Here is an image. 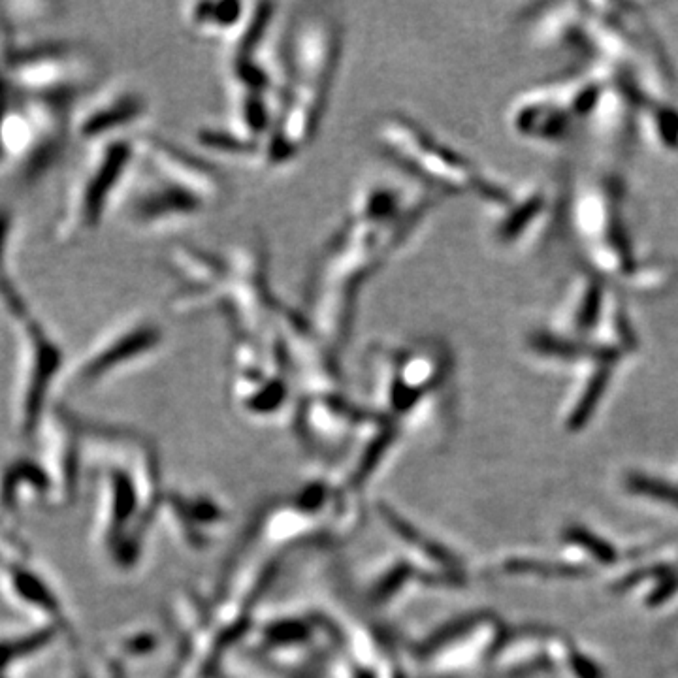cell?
I'll use <instances>...</instances> for the list:
<instances>
[{
  "label": "cell",
  "mask_w": 678,
  "mask_h": 678,
  "mask_svg": "<svg viewBox=\"0 0 678 678\" xmlns=\"http://www.w3.org/2000/svg\"><path fill=\"white\" fill-rule=\"evenodd\" d=\"M437 196L420 183L390 176H372L356 187L307 283L306 319L332 351L351 336L362 287L428 221Z\"/></svg>",
  "instance_id": "6da1fadb"
},
{
  "label": "cell",
  "mask_w": 678,
  "mask_h": 678,
  "mask_svg": "<svg viewBox=\"0 0 678 678\" xmlns=\"http://www.w3.org/2000/svg\"><path fill=\"white\" fill-rule=\"evenodd\" d=\"M343 31L323 10L294 17L285 40V87L274 130L262 149L270 166L296 161L319 132L341 57Z\"/></svg>",
  "instance_id": "7a4b0ae2"
},
{
  "label": "cell",
  "mask_w": 678,
  "mask_h": 678,
  "mask_svg": "<svg viewBox=\"0 0 678 678\" xmlns=\"http://www.w3.org/2000/svg\"><path fill=\"white\" fill-rule=\"evenodd\" d=\"M140 166L146 174L125 194V219L134 230L181 228L225 198V179L211 164L159 136H140Z\"/></svg>",
  "instance_id": "3957f363"
},
{
  "label": "cell",
  "mask_w": 678,
  "mask_h": 678,
  "mask_svg": "<svg viewBox=\"0 0 678 678\" xmlns=\"http://www.w3.org/2000/svg\"><path fill=\"white\" fill-rule=\"evenodd\" d=\"M138 164L140 136H121L89 147L57 215V242L76 243L95 234L129 191Z\"/></svg>",
  "instance_id": "277c9868"
},
{
  "label": "cell",
  "mask_w": 678,
  "mask_h": 678,
  "mask_svg": "<svg viewBox=\"0 0 678 678\" xmlns=\"http://www.w3.org/2000/svg\"><path fill=\"white\" fill-rule=\"evenodd\" d=\"M373 138L390 161L434 193L473 191L494 202L507 200L500 187L492 185L464 155L407 115L390 112L379 117Z\"/></svg>",
  "instance_id": "5b68a950"
},
{
  "label": "cell",
  "mask_w": 678,
  "mask_h": 678,
  "mask_svg": "<svg viewBox=\"0 0 678 678\" xmlns=\"http://www.w3.org/2000/svg\"><path fill=\"white\" fill-rule=\"evenodd\" d=\"M16 328V387L14 419L25 434L36 430L48 411L53 390L65 381L66 353L61 339L31 313Z\"/></svg>",
  "instance_id": "8992f818"
},
{
  "label": "cell",
  "mask_w": 678,
  "mask_h": 678,
  "mask_svg": "<svg viewBox=\"0 0 678 678\" xmlns=\"http://www.w3.org/2000/svg\"><path fill=\"white\" fill-rule=\"evenodd\" d=\"M166 343V328L147 311H132L117 319L68 364L65 383L70 388L95 387L115 373L155 355Z\"/></svg>",
  "instance_id": "52a82bcc"
},
{
  "label": "cell",
  "mask_w": 678,
  "mask_h": 678,
  "mask_svg": "<svg viewBox=\"0 0 678 678\" xmlns=\"http://www.w3.org/2000/svg\"><path fill=\"white\" fill-rule=\"evenodd\" d=\"M151 112L144 91L129 81H110L81 98L70 117V136L91 147L121 136H136Z\"/></svg>",
  "instance_id": "ba28073f"
},
{
  "label": "cell",
  "mask_w": 678,
  "mask_h": 678,
  "mask_svg": "<svg viewBox=\"0 0 678 678\" xmlns=\"http://www.w3.org/2000/svg\"><path fill=\"white\" fill-rule=\"evenodd\" d=\"M19 213L0 200V311L12 324L34 313L16 275V247L19 240Z\"/></svg>",
  "instance_id": "9c48e42d"
},
{
  "label": "cell",
  "mask_w": 678,
  "mask_h": 678,
  "mask_svg": "<svg viewBox=\"0 0 678 678\" xmlns=\"http://www.w3.org/2000/svg\"><path fill=\"white\" fill-rule=\"evenodd\" d=\"M251 10L253 2H196L183 17L194 33L219 38L226 46L245 27Z\"/></svg>",
  "instance_id": "30bf717a"
}]
</instances>
